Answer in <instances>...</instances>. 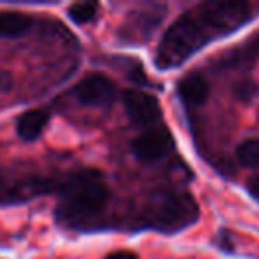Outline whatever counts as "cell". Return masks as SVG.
Segmentation results:
<instances>
[{"instance_id": "8", "label": "cell", "mask_w": 259, "mask_h": 259, "mask_svg": "<svg viewBox=\"0 0 259 259\" xmlns=\"http://www.w3.org/2000/svg\"><path fill=\"white\" fill-rule=\"evenodd\" d=\"M48 121H50V114L47 108H32V110L23 112L18 117L16 132H18L20 139L32 142L45 132Z\"/></svg>"}, {"instance_id": "7", "label": "cell", "mask_w": 259, "mask_h": 259, "mask_svg": "<svg viewBox=\"0 0 259 259\" xmlns=\"http://www.w3.org/2000/svg\"><path fill=\"white\" fill-rule=\"evenodd\" d=\"M178 94L188 107H201L209 94L208 80L201 73H190L178 82Z\"/></svg>"}, {"instance_id": "12", "label": "cell", "mask_w": 259, "mask_h": 259, "mask_svg": "<svg viewBox=\"0 0 259 259\" xmlns=\"http://www.w3.org/2000/svg\"><path fill=\"white\" fill-rule=\"evenodd\" d=\"M259 93V85L254 82V80H243V82H238L236 87H234V96L240 101H252Z\"/></svg>"}, {"instance_id": "11", "label": "cell", "mask_w": 259, "mask_h": 259, "mask_svg": "<svg viewBox=\"0 0 259 259\" xmlns=\"http://www.w3.org/2000/svg\"><path fill=\"white\" fill-rule=\"evenodd\" d=\"M98 9H100V6L96 2H76L68 8V16L71 22L78 23V25H85L96 18Z\"/></svg>"}, {"instance_id": "1", "label": "cell", "mask_w": 259, "mask_h": 259, "mask_svg": "<svg viewBox=\"0 0 259 259\" xmlns=\"http://www.w3.org/2000/svg\"><path fill=\"white\" fill-rule=\"evenodd\" d=\"M250 18L245 2H206L194 11L183 13L165 30L156 52L160 69L178 68L213 37L226 36Z\"/></svg>"}, {"instance_id": "9", "label": "cell", "mask_w": 259, "mask_h": 259, "mask_svg": "<svg viewBox=\"0 0 259 259\" xmlns=\"http://www.w3.org/2000/svg\"><path fill=\"white\" fill-rule=\"evenodd\" d=\"M32 18L25 13L4 11L0 13V37L16 39L22 37L32 29Z\"/></svg>"}, {"instance_id": "10", "label": "cell", "mask_w": 259, "mask_h": 259, "mask_svg": "<svg viewBox=\"0 0 259 259\" xmlns=\"http://www.w3.org/2000/svg\"><path fill=\"white\" fill-rule=\"evenodd\" d=\"M236 158L243 167L257 169L259 167V139H247L236 149Z\"/></svg>"}, {"instance_id": "5", "label": "cell", "mask_w": 259, "mask_h": 259, "mask_svg": "<svg viewBox=\"0 0 259 259\" xmlns=\"http://www.w3.org/2000/svg\"><path fill=\"white\" fill-rule=\"evenodd\" d=\"M75 96L85 107H108L114 101L115 87L105 75H89L76 83Z\"/></svg>"}, {"instance_id": "13", "label": "cell", "mask_w": 259, "mask_h": 259, "mask_svg": "<svg viewBox=\"0 0 259 259\" xmlns=\"http://www.w3.org/2000/svg\"><path fill=\"white\" fill-rule=\"evenodd\" d=\"M15 85V78L9 71H0V93H9Z\"/></svg>"}, {"instance_id": "6", "label": "cell", "mask_w": 259, "mask_h": 259, "mask_svg": "<svg viewBox=\"0 0 259 259\" xmlns=\"http://www.w3.org/2000/svg\"><path fill=\"white\" fill-rule=\"evenodd\" d=\"M122 103H124L126 114L137 124H149L155 122L162 114L160 103L153 94L144 91L130 89L122 93Z\"/></svg>"}, {"instance_id": "2", "label": "cell", "mask_w": 259, "mask_h": 259, "mask_svg": "<svg viewBox=\"0 0 259 259\" xmlns=\"http://www.w3.org/2000/svg\"><path fill=\"white\" fill-rule=\"evenodd\" d=\"M64 201L57 208V217L62 222L80 224L96 217L110 199L107 185L98 180L96 174L73 178L62 188Z\"/></svg>"}, {"instance_id": "3", "label": "cell", "mask_w": 259, "mask_h": 259, "mask_svg": "<svg viewBox=\"0 0 259 259\" xmlns=\"http://www.w3.org/2000/svg\"><path fill=\"white\" fill-rule=\"evenodd\" d=\"M142 215L146 226L172 233L194 224L199 217V209L188 194L176 190H156L149 195Z\"/></svg>"}, {"instance_id": "4", "label": "cell", "mask_w": 259, "mask_h": 259, "mask_svg": "<svg viewBox=\"0 0 259 259\" xmlns=\"http://www.w3.org/2000/svg\"><path fill=\"white\" fill-rule=\"evenodd\" d=\"M174 139L167 128H155L144 132L132 142V151L135 158L142 163L158 162L160 158L167 155L172 149Z\"/></svg>"}, {"instance_id": "14", "label": "cell", "mask_w": 259, "mask_h": 259, "mask_svg": "<svg viewBox=\"0 0 259 259\" xmlns=\"http://www.w3.org/2000/svg\"><path fill=\"white\" fill-rule=\"evenodd\" d=\"M105 259H139V257H137V254H134V252L117 250V252H112V254H108Z\"/></svg>"}]
</instances>
